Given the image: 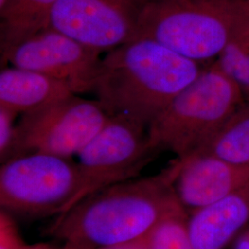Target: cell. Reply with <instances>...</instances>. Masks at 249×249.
Masks as SVG:
<instances>
[{"mask_svg":"<svg viewBox=\"0 0 249 249\" xmlns=\"http://www.w3.org/2000/svg\"><path fill=\"white\" fill-rule=\"evenodd\" d=\"M245 100L238 85L213 64L148 126L151 144L178 159L190 157L204 148Z\"/></svg>","mask_w":249,"mask_h":249,"instance_id":"obj_4","label":"cell"},{"mask_svg":"<svg viewBox=\"0 0 249 249\" xmlns=\"http://www.w3.org/2000/svg\"><path fill=\"white\" fill-rule=\"evenodd\" d=\"M147 1L59 0L47 28L107 53L135 39Z\"/></svg>","mask_w":249,"mask_h":249,"instance_id":"obj_8","label":"cell"},{"mask_svg":"<svg viewBox=\"0 0 249 249\" xmlns=\"http://www.w3.org/2000/svg\"><path fill=\"white\" fill-rule=\"evenodd\" d=\"M182 167L176 158L159 173L108 186L55 217L48 235L73 248L137 243L181 203L175 183Z\"/></svg>","mask_w":249,"mask_h":249,"instance_id":"obj_1","label":"cell"},{"mask_svg":"<svg viewBox=\"0 0 249 249\" xmlns=\"http://www.w3.org/2000/svg\"><path fill=\"white\" fill-rule=\"evenodd\" d=\"M102 53L46 28L1 53V58L2 62L59 80L79 94L92 91Z\"/></svg>","mask_w":249,"mask_h":249,"instance_id":"obj_9","label":"cell"},{"mask_svg":"<svg viewBox=\"0 0 249 249\" xmlns=\"http://www.w3.org/2000/svg\"><path fill=\"white\" fill-rule=\"evenodd\" d=\"M188 221L189 214L179 205L162 217L140 242L146 249H196Z\"/></svg>","mask_w":249,"mask_h":249,"instance_id":"obj_15","label":"cell"},{"mask_svg":"<svg viewBox=\"0 0 249 249\" xmlns=\"http://www.w3.org/2000/svg\"><path fill=\"white\" fill-rule=\"evenodd\" d=\"M18 114L0 107V160L1 163L9 160L16 137V118Z\"/></svg>","mask_w":249,"mask_h":249,"instance_id":"obj_18","label":"cell"},{"mask_svg":"<svg viewBox=\"0 0 249 249\" xmlns=\"http://www.w3.org/2000/svg\"><path fill=\"white\" fill-rule=\"evenodd\" d=\"M41 249H72L71 246H70V245H67V244H64V246L62 247H60V248H53V247H51L50 245H48V244H45V246L42 248Z\"/></svg>","mask_w":249,"mask_h":249,"instance_id":"obj_21","label":"cell"},{"mask_svg":"<svg viewBox=\"0 0 249 249\" xmlns=\"http://www.w3.org/2000/svg\"><path fill=\"white\" fill-rule=\"evenodd\" d=\"M82 188L71 158L32 152L1 163L0 207L12 216H57L80 201Z\"/></svg>","mask_w":249,"mask_h":249,"instance_id":"obj_5","label":"cell"},{"mask_svg":"<svg viewBox=\"0 0 249 249\" xmlns=\"http://www.w3.org/2000/svg\"><path fill=\"white\" fill-rule=\"evenodd\" d=\"M65 83L42 73L14 66L0 73V107L18 115L73 95Z\"/></svg>","mask_w":249,"mask_h":249,"instance_id":"obj_12","label":"cell"},{"mask_svg":"<svg viewBox=\"0 0 249 249\" xmlns=\"http://www.w3.org/2000/svg\"><path fill=\"white\" fill-rule=\"evenodd\" d=\"M249 225V183L189 215L196 249H223Z\"/></svg>","mask_w":249,"mask_h":249,"instance_id":"obj_11","label":"cell"},{"mask_svg":"<svg viewBox=\"0 0 249 249\" xmlns=\"http://www.w3.org/2000/svg\"><path fill=\"white\" fill-rule=\"evenodd\" d=\"M181 160L175 188L189 215L249 183V165L231 164L202 153Z\"/></svg>","mask_w":249,"mask_h":249,"instance_id":"obj_10","label":"cell"},{"mask_svg":"<svg viewBox=\"0 0 249 249\" xmlns=\"http://www.w3.org/2000/svg\"><path fill=\"white\" fill-rule=\"evenodd\" d=\"M108 117L97 101L76 94L21 114L9 159L32 152L71 158L98 133Z\"/></svg>","mask_w":249,"mask_h":249,"instance_id":"obj_6","label":"cell"},{"mask_svg":"<svg viewBox=\"0 0 249 249\" xmlns=\"http://www.w3.org/2000/svg\"><path fill=\"white\" fill-rule=\"evenodd\" d=\"M233 249H249V225L236 236Z\"/></svg>","mask_w":249,"mask_h":249,"instance_id":"obj_19","label":"cell"},{"mask_svg":"<svg viewBox=\"0 0 249 249\" xmlns=\"http://www.w3.org/2000/svg\"><path fill=\"white\" fill-rule=\"evenodd\" d=\"M68 245V244H67ZM73 249H146L141 242L131 243V244H125V245H119V246H112V247H104V248H85V249H77L73 248Z\"/></svg>","mask_w":249,"mask_h":249,"instance_id":"obj_20","label":"cell"},{"mask_svg":"<svg viewBox=\"0 0 249 249\" xmlns=\"http://www.w3.org/2000/svg\"><path fill=\"white\" fill-rule=\"evenodd\" d=\"M208 154L231 164L249 165V100L236 108L204 148Z\"/></svg>","mask_w":249,"mask_h":249,"instance_id":"obj_14","label":"cell"},{"mask_svg":"<svg viewBox=\"0 0 249 249\" xmlns=\"http://www.w3.org/2000/svg\"><path fill=\"white\" fill-rule=\"evenodd\" d=\"M249 27L245 0H148L136 38H149L197 63L218 57Z\"/></svg>","mask_w":249,"mask_h":249,"instance_id":"obj_3","label":"cell"},{"mask_svg":"<svg viewBox=\"0 0 249 249\" xmlns=\"http://www.w3.org/2000/svg\"><path fill=\"white\" fill-rule=\"evenodd\" d=\"M159 153L151 144L148 126L124 116H109L77 155L83 181L80 199L104 187L139 178Z\"/></svg>","mask_w":249,"mask_h":249,"instance_id":"obj_7","label":"cell"},{"mask_svg":"<svg viewBox=\"0 0 249 249\" xmlns=\"http://www.w3.org/2000/svg\"><path fill=\"white\" fill-rule=\"evenodd\" d=\"M45 244H28L18 231L13 216L0 212V249H41Z\"/></svg>","mask_w":249,"mask_h":249,"instance_id":"obj_17","label":"cell"},{"mask_svg":"<svg viewBox=\"0 0 249 249\" xmlns=\"http://www.w3.org/2000/svg\"><path fill=\"white\" fill-rule=\"evenodd\" d=\"M245 1H247V2H249V0H245Z\"/></svg>","mask_w":249,"mask_h":249,"instance_id":"obj_22","label":"cell"},{"mask_svg":"<svg viewBox=\"0 0 249 249\" xmlns=\"http://www.w3.org/2000/svg\"><path fill=\"white\" fill-rule=\"evenodd\" d=\"M59 0H9L0 9L1 53L48 27Z\"/></svg>","mask_w":249,"mask_h":249,"instance_id":"obj_13","label":"cell"},{"mask_svg":"<svg viewBox=\"0 0 249 249\" xmlns=\"http://www.w3.org/2000/svg\"><path fill=\"white\" fill-rule=\"evenodd\" d=\"M249 100V27L231 40L214 63Z\"/></svg>","mask_w":249,"mask_h":249,"instance_id":"obj_16","label":"cell"},{"mask_svg":"<svg viewBox=\"0 0 249 249\" xmlns=\"http://www.w3.org/2000/svg\"><path fill=\"white\" fill-rule=\"evenodd\" d=\"M203 70L149 38H136L102 57L92 93L110 116L149 126Z\"/></svg>","mask_w":249,"mask_h":249,"instance_id":"obj_2","label":"cell"}]
</instances>
